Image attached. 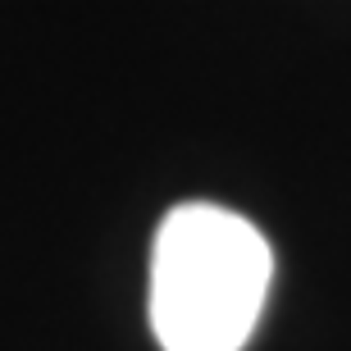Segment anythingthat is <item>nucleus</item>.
I'll return each mask as SVG.
<instances>
[{
  "label": "nucleus",
  "mask_w": 351,
  "mask_h": 351,
  "mask_svg": "<svg viewBox=\"0 0 351 351\" xmlns=\"http://www.w3.org/2000/svg\"><path fill=\"white\" fill-rule=\"evenodd\" d=\"M274 251L247 215L182 201L151 242V333L160 351H242L261 324Z\"/></svg>",
  "instance_id": "f257e3e1"
}]
</instances>
